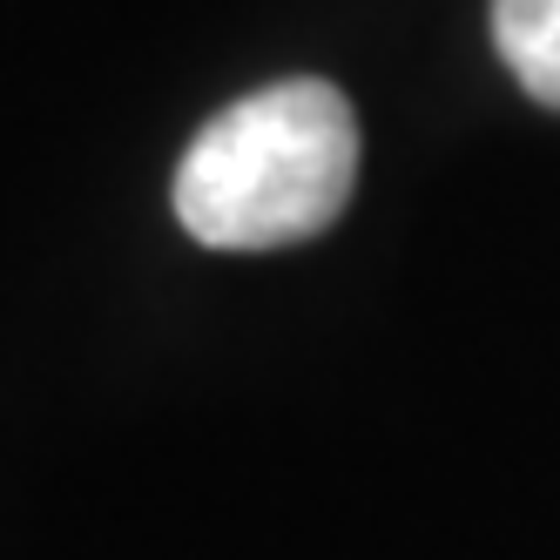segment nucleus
I'll list each match as a JSON object with an SVG mask.
<instances>
[{"label": "nucleus", "mask_w": 560, "mask_h": 560, "mask_svg": "<svg viewBox=\"0 0 560 560\" xmlns=\"http://www.w3.org/2000/svg\"><path fill=\"white\" fill-rule=\"evenodd\" d=\"M358 183L351 102L291 74L210 115L176 163V223L210 250H284L331 230Z\"/></svg>", "instance_id": "f257e3e1"}, {"label": "nucleus", "mask_w": 560, "mask_h": 560, "mask_svg": "<svg viewBox=\"0 0 560 560\" xmlns=\"http://www.w3.org/2000/svg\"><path fill=\"white\" fill-rule=\"evenodd\" d=\"M493 48L534 102L560 108V0H493Z\"/></svg>", "instance_id": "f03ea898"}]
</instances>
